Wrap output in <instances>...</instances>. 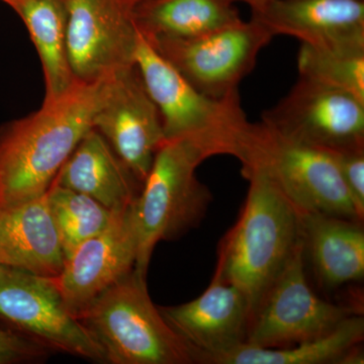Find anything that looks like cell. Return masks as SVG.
<instances>
[{
    "mask_svg": "<svg viewBox=\"0 0 364 364\" xmlns=\"http://www.w3.org/2000/svg\"><path fill=\"white\" fill-rule=\"evenodd\" d=\"M363 223L334 215L301 214L305 251L318 280L329 289L364 277Z\"/></svg>",
    "mask_w": 364,
    "mask_h": 364,
    "instance_id": "obj_18",
    "label": "cell"
},
{
    "mask_svg": "<svg viewBox=\"0 0 364 364\" xmlns=\"http://www.w3.org/2000/svg\"><path fill=\"white\" fill-rule=\"evenodd\" d=\"M48 349L32 337L0 329V364L39 360L47 355Z\"/></svg>",
    "mask_w": 364,
    "mask_h": 364,
    "instance_id": "obj_25",
    "label": "cell"
},
{
    "mask_svg": "<svg viewBox=\"0 0 364 364\" xmlns=\"http://www.w3.org/2000/svg\"><path fill=\"white\" fill-rule=\"evenodd\" d=\"M107 78L76 81L65 95L0 127V208L44 196L83 136L104 95Z\"/></svg>",
    "mask_w": 364,
    "mask_h": 364,
    "instance_id": "obj_1",
    "label": "cell"
},
{
    "mask_svg": "<svg viewBox=\"0 0 364 364\" xmlns=\"http://www.w3.org/2000/svg\"><path fill=\"white\" fill-rule=\"evenodd\" d=\"M252 20L273 36L337 51L364 52L363 0H268L252 7Z\"/></svg>",
    "mask_w": 364,
    "mask_h": 364,
    "instance_id": "obj_15",
    "label": "cell"
},
{
    "mask_svg": "<svg viewBox=\"0 0 364 364\" xmlns=\"http://www.w3.org/2000/svg\"><path fill=\"white\" fill-rule=\"evenodd\" d=\"M54 183L77 191L116 212L135 203L142 183L95 128L83 136Z\"/></svg>",
    "mask_w": 364,
    "mask_h": 364,
    "instance_id": "obj_17",
    "label": "cell"
},
{
    "mask_svg": "<svg viewBox=\"0 0 364 364\" xmlns=\"http://www.w3.org/2000/svg\"><path fill=\"white\" fill-rule=\"evenodd\" d=\"M14 9L25 23L39 54L44 100L62 97L76 83L67 51L65 0H25Z\"/></svg>",
    "mask_w": 364,
    "mask_h": 364,
    "instance_id": "obj_21",
    "label": "cell"
},
{
    "mask_svg": "<svg viewBox=\"0 0 364 364\" xmlns=\"http://www.w3.org/2000/svg\"><path fill=\"white\" fill-rule=\"evenodd\" d=\"M273 37L251 18L200 37L149 43L196 90L225 100L239 95V85L253 70L261 50Z\"/></svg>",
    "mask_w": 364,
    "mask_h": 364,
    "instance_id": "obj_8",
    "label": "cell"
},
{
    "mask_svg": "<svg viewBox=\"0 0 364 364\" xmlns=\"http://www.w3.org/2000/svg\"><path fill=\"white\" fill-rule=\"evenodd\" d=\"M93 128L143 184L165 136L161 114L136 65L107 76Z\"/></svg>",
    "mask_w": 364,
    "mask_h": 364,
    "instance_id": "obj_12",
    "label": "cell"
},
{
    "mask_svg": "<svg viewBox=\"0 0 364 364\" xmlns=\"http://www.w3.org/2000/svg\"><path fill=\"white\" fill-rule=\"evenodd\" d=\"M242 174L249 181L247 196L223 238L215 272L240 289L252 316L301 238V214L264 174Z\"/></svg>",
    "mask_w": 364,
    "mask_h": 364,
    "instance_id": "obj_2",
    "label": "cell"
},
{
    "mask_svg": "<svg viewBox=\"0 0 364 364\" xmlns=\"http://www.w3.org/2000/svg\"><path fill=\"white\" fill-rule=\"evenodd\" d=\"M1 1L6 2V4H9L11 7L16 6L18 4H20L21 2L25 1V0H1Z\"/></svg>",
    "mask_w": 364,
    "mask_h": 364,
    "instance_id": "obj_27",
    "label": "cell"
},
{
    "mask_svg": "<svg viewBox=\"0 0 364 364\" xmlns=\"http://www.w3.org/2000/svg\"><path fill=\"white\" fill-rule=\"evenodd\" d=\"M303 234L293 255L251 316L246 344L260 348H287L317 339L355 314L314 293L306 280Z\"/></svg>",
    "mask_w": 364,
    "mask_h": 364,
    "instance_id": "obj_7",
    "label": "cell"
},
{
    "mask_svg": "<svg viewBox=\"0 0 364 364\" xmlns=\"http://www.w3.org/2000/svg\"><path fill=\"white\" fill-rule=\"evenodd\" d=\"M364 318L355 314L317 339L287 348H260L242 343L215 356L207 364H355L363 363L360 344Z\"/></svg>",
    "mask_w": 364,
    "mask_h": 364,
    "instance_id": "obj_19",
    "label": "cell"
},
{
    "mask_svg": "<svg viewBox=\"0 0 364 364\" xmlns=\"http://www.w3.org/2000/svg\"><path fill=\"white\" fill-rule=\"evenodd\" d=\"M64 263L47 193L30 202L0 208V265L56 277Z\"/></svg>",
    "mask_w": 364,
    "mask_h": 364,
    "instance_id": "obj_16",
    "label": "cell"
},
{
    "mask_svg": "<svg viewBox=\"0 0 364 364\" xmlns=\"http://www.w3.org/2000/svg\"><path fill=\"white\" fill-rule=\"evenodd\" d=\"M210 156L193 141L178 139L160 146L134 203L138 229L135 269L147 277L160 241L176 240L196 228L207 215L213 196L196 171Z\"/></svg>",
    "mask_w": 364,
    "mask_h": 364,
    "instance_id": "obj_4",
    "label": "cell"
},
{
    "mask_svg": "<svg viewBox=\"0 0 364 364\" xmlns=\"http://www.w3.org/2000/svg\"><path fill=\"white\" fill-rule=\"evenodd\" d=\"M233 4V0H144L134 7V18L148 41L191 39L243 21Z\"/></svg>",
    "mask_w": 364,
    "mask_h": 364,
    "instance_id": "obj_20",
    "label": "cell"
},
{
    "mask_svg": "<svg viewBox=\"0 0 364 364\" xmlns=\"http://www.w3.org/2000/svg\"><path fill=\"white\" fill-rule=\"evenodd\" d=\"M233 1L245 2V4H249V6H251V9H252V7L260 6V4H264V2L268 1V0H233Z\"/></svg>",
    "mask_w": 364,
    "mask_h": 364,
    "instance_id": "obj_26",
    "label": "cell"
},
{
    "mask_svg": "<svg viewBox=\"0 0 364 364\" xmlns=\"http://www.w3.org/2000/svg\"><path fill=\"white\" fill-rule=\"evenodd\" d=\"M0 318L49 349L107 363L102 347L67 310L55 277L0 265Z\"/></svg>",
    "mask_w": 364,
    "mask_h": 364,
    "instance_id": "obj_9",
    "label": "cell"
},
{
    "mask_svg": "<svg viewBox=\"0 0 364 364\" xmlns=\"http://www.w3.org/2000/svg\"><path fill=\"white\" fill-rule=\"evenodd\" d=\"M134 203L116 210L109 226L79 246L55 277L67 310L78 320L95 299L135 268L138 229Z\"/></svg>",
    "mask_w": 364,
    "mask_h": 364,
    "instance_id": "obj_13",
    "label": "cell"
},
{
    "mask_svg": "<svg viewBox=\"0 0 364 364\" xmlns=\"http://www.w3.org/2000/svg\"><path fill=\"white\" fill-rule=\"evenodd\" d=\"M174 330L200 355V363L245 343L251 311L243 293L215 272L198 298L172 306H158Z\"/></svg>",
    "mask_w": 364,
    "mask_h": 364,
    "instance_id": "obj_14",
    "label": "cell"
},
{
    "mask_svg": "<svg viewBox=\"0 0 364 364\" xmlns=\"http://www.w3.org/2000/svg\"><path fill=\"white\" fill-rule=\"evenodd\" d=\"M299 77L347 91L364 100V52L337 51L301 44Z\"/></svg>",
    "mask_w": 364,
    "mask_h": 364,
    "instance_id": "obj_23",
    "label": "cell"
},
{
    "mask_svg": "<svg viewBox=\"0 0 364 364\" xmlns=\"http://www.w3.org/2000/svg\"><path fill=\"white\" fill-rule=\"evenodd\" d=\"M144 1V0H135L136 4H138V2Z\"/></svg>",
    "mask_w": 364,
    "mask_h": 364,
    "instance_id": "obj_28",
    "label": "cell"
},
{
    "mask_svg": "<svg viewBox=\"0 0 364 364\" xmlns=\"http://www.w3.org/2000/svg\"><path fill=\"white\" fill-rule=\"evenodd\" d=\"M67 51L76 81L92 82L135 66V0H65Z\"/></svg>",
    "mask_w": 364,
    "mask_h": 364,
    "instance_id": "obj_11",
    "label": "cell"
},
{
    "mask_svg": "<svg viewBox=\"0 0 364 364\" xmlns=\"http://www.w3.org/2000/svg\"><path fill=\"white\" fill-rule=\"evenodd\" d=\"M79 321L104 349L107 363H200L198 352L153 303L147 277L135 268L95 299Z\"/></svg>",
    "mask_w": 364,
    "mask_h": 364,
    "instance_id": "obj_3",
    "label": "cell"
},
{
    "mask_svg": "<svg viewBox=\"0 0 364 364\" xmlns=\"http://www.w3.org/2000/svg\"><path fill=\"white\" fill-rule=\"evenodd\" d=\"M262 122L296 142L335 152L364 147V100L299 77Z\"/></svg>",
    "mask_w": 364,
    "mask_h": 364,
    "instance_id": "obj_10",
    "label": "cell"
},
{
    "mask_svg": "<svg viewBox=\"0 0 364 364\" xmlns=\"http://www.w3.org/2000/svg\"><path fill=\"white\" fill-rule=\"evenodd\" d=\"M47 198L65 261L79 246L102 233L114 217V212L90 196L54 182L48 189Z\"/></svg>",
    "mask_w": 364,
    "mask_h": 364,
    "instance_id": "obj_22",
    "label": "cell"
},
{
    "mask_svg": "<svg viewBox=\"0 0 364 364\" xmlns=\"http://www.w3.org/2000/svg\"><path fill=\"white\" fill-rule=\"evenodd\" d=\"M359 219L364 217V147L331 152Z\"/></svg>",
    "mask_w": 364,
    "mask_h": 364,
    "instance_id": "obj_24",
    "label": "cell"
},
{
    "mask_svg": "<svg viewBox=\"0 0 364 364\" xmlns=\"http://www.w3.org/2000/svg\"><path fill=\"white\" fill-rule=\"evenodd\" d=\"M135 64L161 114L165 141H193L210 156H236L249 124L240 97L215 100L189 85L139 32Z\"/></svg>",
    "mask_w": 364,
    "mask_h": 364,
    "instance_id": "obj_6",
    "label": "cell"
},
{
    "mask_svg": "<svg viewBox=\"0 0 364 364\" xmlns=\"http://www.w3.org/2000/svg\"><path fill=\"white\" fill-rule=\"evenodd\" d=\"M235 157L242 171L264 174L299 214L318 213L363 223L329 151L296 142L261 121L249 123Z\"/></svg>",
    "mask_w": 364,
    "mask_h": 364,
    "instance_id": "obj_5",
    "label": "cell"
}]
</instances>
